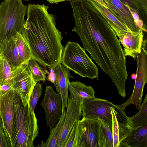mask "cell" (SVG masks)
I'll list each match as a JSON object with an SVG mask.
<instances>
[{
	"mask_svg": "<svg viewBox=\"0 0 147 147\" xmlns=\"http://www.w3.org/2000/svg\"><path fill=\"white\" fill-rule=\"evenodd\" d=\"M71 6L75 22L73 30L83 48L109 76L118 93L124 92L128 77L126 56L108 19L91 0H78Z\"/></svg>",
	"mask_w": 147,
	"mask_h": 147,
	"instance_id": "1",
	"label": "cell"
},
{
	"mask_svg": "<svg viewBox=\"0 0 147 147\" xmlns=\"http://www.w3.org/2000/svg\"><path fill=\"white\" fill-rule=\"evenodd\" d=\"M48 9L44 4H29L22 33L30 48L32 59L53 69L61 63L64 47L56 18L49 13Z\"/></svg>",
	"mask_w": 147,
	"mask_h": 147,
	"instance_id": "2",
	"label": "cell"
},
{
	"mask_svg": "<svg viewBox=\"0 0 147 147\" xmlns=\"http://www.w3.org/2000/svg\"><path fill=\"white\" fill-rule=\"evenodd\" d=\"M15 113L10 147H33V141L38 135V127L34 111L29 103L23 105L15 91Z\"/></svg>",
	"mask_w": 147,
	"mask_h": 147,
	"instance_id": "3",
	"label": "cell"
},
{
	"mask_svg": "<svg viewBox=\"0 0 147 147\" xmlns=\"http://www.w3.org/2000/svg\"><path fill=\"white\" fill-rule=\"evenodd\" d=\"M27 6L22 0H4L0 4V45L24 30Z\"/></svg>",
	"mask_w": 147,
	"mask_h": 147,
	"instance_id": "4",
	"label": "cell"
},
{
	"mask_svg": "<svg viewBox=\"0 0 147 147\" xmlns=\"http://www.w3.org/2000/svg\"><path fill=\"white\" fill-rule=\"evenodd\" d=\"M61 63L83 78L99 79L97 67L77 42H67L63 49Z\"/></svg>",
	"mask_w": 147,
	"mask_h": 147,
	"instance_id": "5",
	"label": "cell"
},
{
	"mask_svg": "<svg viewBox=\"0 0 147 147\" xmlns=\"http://www.w3.org/2000/svg\"><path fill=\"white\" fill-rule=\"evenodd\" d=\"M137 69L136 78L133 92L125 102L119 105L125 109L131 104L135 105L138 110L141 104L144 87L147 82V52L146 44L144 43L140 53L137 57Z\"/></svg>",
	"mask_w": 147,
	"mask_h": 147,
	"instance_id": "6",
	"label": "cell"
},
{
	"mask_svg": "<svg viewBox=\"0 0 147 147\" xmlns=\"http://www.w3.org/2000/svg\"><path fill=\"white\" fill-rule=\"evenodd\" d=\"M12 86L23 105L29 103L30 95L36 83L34 81L28 63L15 67L11 75Z\"/></svg>",
	"mask_w": 147,
	"mask_h": 147,
	"instance_id": "7",
	"label": "cell"
},
{
	"mask_svg": "<svg viewBox=\"0 0 147 147\" xmlns=\"http://www.w3.org/2000/svg\"><path fill=\"white\" fill-rule=\"evenodd\" d=\"M62 100L51 86L45 87L44 97L40 104L45 111L46 125L51 130L59 121L62 114Z\"/></svg>",
	"mask_w": 147,
	"mask_h": 147,
	"instance_id": "8",
	"label": "cell"
},
{
	"mask_svg": "<svg viewBox=\"0 0 147 147\" xmlns=\"http://www.w3.org/2000/svg\"><path fill=\"white\" fill-rule=\"evenodd\" d=\"M115 105L107 100L95 97L81 105L83 117L97 119L112 125L111 108Z\"/></svg>",
	"mask_w": 147,
	"mask_h": 147,
	"instance_id": "9",
	"label": "cell"
},
{
	"mask_svg": "<svg viewBox=\"0 0 147 147\" xmlns=\"http://www.w3.org/2000/svg\"><path fill=\"white\" fill-rule=\"evenodd\" d=\"M100 122L82 117L78 122L77 147H98Z\"/></svg>",
	"mask_w": 147,
	"mask_h": 147,
	"instance_id": "10",
	"label": "cell"
},
{
	"mask_svg": "<svg viewBox=\"0 0 147 147\" xmlns=\"http://www.w3.org/2000/svg\"><path fill=\"white\" fill-rule=\"evenodd\" d=\"M14 92V90H11L0 94V118L8 147H10L15 113Z\"/></svg>",
	"mask_w": 147,
	"mask_h": 147,
	"instance_id": "11",
	"label": "cell"
},
{
	"mask_svg": "<svg viewBox=\"0 0 147 147\" xmlns=\"http://www.w3.org/2000/svg\"><path fill=\"white\" fill-rule=\"evenodd\" d=\"M65 117L58 141L57 147H63L65 142L75 122L82 115L81 105L73 99H67Z\"/></svg>",
	"mask_w": 147,
	"mask_h": 147,
	"instance_id": "12",
	"label": "cell"
},
{
	"mask_svg": "<svg viewBox=\"0 0 147 147\" xmlns=\"http://www.w3.org/2000/svg\"><path fill=\"white\" fill-rule=\"evenodd\" d=\"M107 9L121 22L132 32L140 28L137 27L128 8L120 0H103Z\"/></svg>",
	"mask_w": 147,
	"mask_h": 147,
	"instance_id": "13",
	"label": "cell"
},
{
	"mask_svg": "<svg viewBox=\"0 0 147 147\" xmlns=\"http://www.w3.org/2000/svg\"><path fill=\"white\" fill-rule=\"evenodd\" d=\"M55 74L53 84L57 92L59 93L62 100V109L67 106L68 95V84L69 79L73 78L69 69L61 63H59L53 69Z\"/></svg>",
	"mask_w": 147,
	"mask_h": 147,
	"instance_id": "14",
	"label": "cell"
},
{
	"mask_svg": "<svg viewBox=\"0 0 147 147\" xmlns=\"http://www.w3.org/2000/svg\"><path fill=\"white\" fill-rule=\"evenodd\" d=\"M143 31L142 29L136 32L129 31L119 37L120 43L124 48L125 56L135 59L140 53L144 41Z\"/></svg>",
	"mask_w": 147,
	"mask_h": 147,
	"instance_id": "15",
	"label": "cell"
},
{
	"mask_svg": "<svg viewBox=\"0 0 147 147\" xmlns=\"http://www.w3.org/2000/svg\"><path fill=\"white\" fill-rule=\"evenodd\" d=\"M68 90L70 98L81 105L95 98L93 88L79 81H69Z\"/></svg>",
	"mask_w": 147,
	"mask_h": 147,
	"instance_id": "16",
	"label": "cell"
},
{
	"mask_svg": "<svg viewBox=\"0 0 147 147\" xmlns=\"http://www.w3.org/2000/svg\"><path fill=\"white\" fill-rule=\"evenodd\" d=\"M121 147H147V124L131 128V132L121 142Z\"/></svg>",
	"mask_w": 147,
	"mask_h": 147,
	"instance_id": "17",
	"label": "cell"
},
{
	"mask_svg": "<svg viewBox=\"0 0 147 147\" xmlns=\"http://www.w3.org/2000/svg\"><path fill=\"white\" fill-rule=\"evenodd\" d=\"M0 53L3 55L13 66L17 67L22 64L15 36L2 42L0 45Z\"/></svg>",
	"mask_w": 147,
	"mask_h": 147,
	"instance_id": "18",
	"label": "cell"
},
{
	"mask_svg": "<svg viewBox=\"0 0 147 147\" xmlns=\"http://www.w3.org/2000/svg\"><path fill=\"white\" fill-rule=\"evenodd\" d=\"M91 1L107 18L111 26L118 38L125 34L128 31H131L118 20L108 9L95 1L93 0Z\"/></svg>",
	"mask_w": 147,
	"mask_h": 147,
	"instance_id": "19",
	"label": "cell"
},
{
	"mask_svg": "<svg viewBox=\"0 0 147 147\" xmlns=\"http://www.w3.org/2000/svg\"><path fill=\"white\" fill-rule=\"evenodd\" d=\"M21 64L28 63L32 59L30 48L22 32H17L15 36Z\"/></svg>",
	"mask_w": 147,
	"mask_h": 147,
	"instance_id": "20",
	"label": "cell"
},
{
	"mask_svg": "<svg viewBox=\"0 0 147 147\" xmlns=\"http://www.w3.org/2000/svg\"><path fill=\"white\" fill-rule=\"evenodd\" d=\"M139 112L135 115L128 117V123L129 127L135 129L147 124V94L141 104Z\"/></svg>",
	"mask_w": 147,
	"mask_h": 147,
	"instance_id": "21",
	"label": "cell"
},
{
	"mask_svg": "<svg viewBox=\"0 0 147 147\" xmlns=\"http://www.w3.org/2000/svg\"><path fill=\"white\" fill-rule=\"evenodd\" d=\"M100 122L98 147H113L112 125Z\"/></svg>",
	"mask_w": 147,
	"mask_h": 147,
	"instance_id": "22",
	"label": "cell"
},
{
	"mask_svg": "<svg viewBox=\"0 0 147 147\" xmlns=\"http://www.w3.org/2000/svg\"><path fill=\"white\" fill-rule=\"evenodd\" d=\"M66 111L62 109L61 117L54 127L51 130L49 136L45 142L46 147H57L61 131L65 120Z\"/></svg>",
	"mask_w": 147,
	"mask_h": 147,
	"instance_id": "23",
	"label": "cell"
},
{
	"mask_svg": "<svg viewBox=\"0 0 147 147\" xmlns=\"http://www.w3.org/2000/svg\"><path fill=\"white\" fill-rule=\"evenodd\" d=\"M15 67L9 63L3 54L0 53V87L7 82L12 83L11 75Z\"/></svg>",
	"mask_w": 147,
	"mask_h": 147,
	"instance_id": "24",
	"label": "cell"
},
{
	"mask_svg": "<svg viewBox=\"0 0 147 147\" xmlns=\"http://www.w3.org/2000/svg\"><path fill=\"white\" fill-rule=\"evenodd\" d=\"M120 0L136 13L140 19L145 20L146 18L147 14V0Z\"/></svg>",
	"mask_w": 147,
	"mask_h": 147,
	"instance_id": "25",
	"label": "cell"
},
{
	"mask_svg": "<svg viewBox=\"0 0 147 147\" xmlns=\"http://www.w3.org/2000/svg\"><path fill=\"white\" fill-rule=\"evenodd\" d=\"M33 78L36 83L40 81L45 82L46 76V72L35 60L31 59L28 63Z\"/></svg>",
	"mask_w": 147,
	"mask_h": 147,
	"instance_id": "26",
	"label": "cell"
},
{
	"mask_svg": "<svg viewBox=\"0 0 147 147\" xmlns=\"http://www.w3.org/2000/svg\"><path fill=\"white\" fill-rule=\"evenodd\" d=\"M42 84L39 82H37L29 98V104L34 111L37 102L42 94Z\"/></svg>",
	"mask_w": 147,
	"mask_h": 147,
	"instance_id": "27",
	"label": "cell"
},
{
	"mask_svg": "<svg viewBox=\"0 0 147 147\" xmlns=\"http://www.w3.org/2000/svg\"><path fill=\"white\" fill-rule=\"evenodd\" d=\"M78 121L75 122L65 142L63 147H77Z\"/></svg>",
	"mask_w": 147,
	"mask_h": 147,
	"instance_id": "28",
	"label": "cell"
},
{
	"mask_svg": "<svg viewBox=\"0 0 147 147\" xmlns=\"http://www.w3.org/2000/svg\"><path fill=\"white\" fill-rule=\"evenodd\" d=\"M128 8L134 18V22L136 26L138 28L142 29L144 31L146 32V29L143 27V22L140 18L138 14L134 11L128 5H125Z\"/></svg>",
	"mask_w": 147,
	"mask_h": 147,
	"instance_id": "29",
	"label": "cell"
},
{
	"mask_svg": "<svg viewBox=\"0 0 147 147\" xmlns=\"http://www.w3.org/2000/svg\"><path fill=\"white\" fill-rule=\"evenodd\" d=\"M0 147H8L6 137L3 129L2 123L0 118Z\"/></svg>",
	"mask_w": 147,
	"mask_h": 147,
	"instance_id": "30",
	"label": "cell"
},
{
	"mask_svg": "<svg viewBox=\"0 0 147 147\" xmlns=\"http://www.w3.org/2000/svg\"><path fill=\"white\" fill-rule=\"evenodd\" d=\"M72 0H47V1L51 4L57 3H58L62 2L64 1H70Z\"/></svg>",
	"mask_w": 147,
	"mask_h": 147,
	"instance_id": "31",
	"label": "cell"
},
{
	"mask_svg": "<svg viewBox=\"0 0 147 147\" xmlns=\"http://www.w3.org/2000/svg\"><path fill=\"white\" fill-rule=\"evenodd\" d=\"M94 1H95L100 4L102 5V6H104L107 9V6L105 4L104 2L103 1V0H93Z\"/></svg>",
	"mask_w": 147,
	"mask_h": 147,
	"instance_id": "32",
	"label": "cell"
},
{
	"mask_svg": "<svg viewBox=\"0 0 147 147\" xmlns=\"http://www.w3.org/2000/svg\"><path fill=\"white\" fill-rule=\"evenodd\" d=\"M36 147H46V144L45 142H44L42 140L40 144H38Z\"/></svg>",
	"mask_w": 147,
	"mask_h": 147,
	"instance_id": "33",
	"label": "cell"
},
{
	"mask_svg": "<svg viewBox=\"0 0 147 147\" xmlns=\"http://www.w3.org/2000/svg\"><path fill=\"white\" fill-rule=\"evenodd\" d=\"M136 74H133L131 75V78L133 80H135L136 78Z\"/></svg>",
	"mask_w": 147,
	"mask_h": 147,
	"instance_id": "34",
	"label": "cell"
},
{
	"mask_svg": "<svg viewBox=\"0 0 147 147\" xmlns=\"http://www.w3.org/2000/svg\"></svg>",
	"mask_w": 147,
	"mask_h": 147,
	"instance_id": "35",
	"label": "cell"
}]
</instances>
